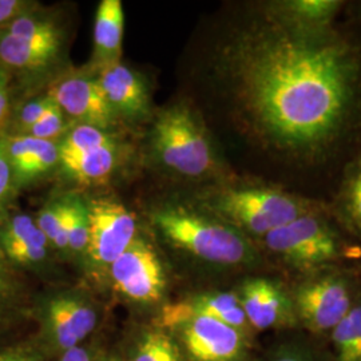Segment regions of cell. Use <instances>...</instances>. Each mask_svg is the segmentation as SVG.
Here are the masks:
<instances>
[{
  "label": "cell",
  "instance_id": "cell-20",
  "mask_svg": "<svg viewBox=\"0 0 361 361\" xmlns=\"http://www.w3.org/2000/svg\"><path fill=\"white\" fill-rule=\"evenodd\" d=\"M345 3L347 0H274L285 16L313 27L334 25L341 18Z\"/></svg>",
  "mask_w": 361,
  "mask_h": 361
},
{
  "label": "cell",
  "instance_id": "cell-5",
  "mask_svg": "<svg viewBox=\"0 0 361 361\" xmlns=\"http://www.w3.org/2000/svg\"><path fill=\"white\" fill-rule=\"evenodd\" d=\"M154 145L164 165L186 180L209 183L233 176L207 119L193 104L180 102L159 116Z\"/></svg>",
  "mask_w": 361,
  "mask_h": 361
},
{
  "label": "cell",
  "instance_id": "cell-12",
  "mask_svg": "<svg viewBox=\"0 0 361 361\" xmlns=\"http://www.w3.org/2000/svg\"><path fill=\"white\" fill-rule=\"evenodd\" d=\"M49 95L63 113L80 121L82 125L102 130L113 121L114 110L97 80L85 77L66 78L52 87Z\"/></svg>",
  "mask_w": 361,
  "mask_h": 361
},
{
  "label": "cell",
  "instance_id": "cell-36",
  "mask_svg": "<svg viewBox=\"0 0 361 361\" xmlns=\"http://www.w3.org/2000/svg\"><path fill=\"white\" fill-rule=\"evenodd\" d=\"M357 269H359V273H360V277H361V261H360V264H359V265H357Z\"/></svg>",
  "mask_w": 361,
  "mask_h": 361
},
{
  "label": "cell",
  "instance_id": "cell-7",
  "mask_svg": "<svg viewBox=\"0 0 361 361\" xmlns=\"http://www.w3.org/2000/svg\"><path fill=\"white\" fill-rule=\"evenodd\" d=\"M89 245L86 253L99 267H110L134 241L135 216L111 200H97L87 207Z\"/></svg>",
  "mask_w": 361,
  "mask_h": 361
},
{
  "label": "cell",
  "instance_id": "cell-37",
  "mask_svg": "<svg viewBox=\"0 0 361 361\" xmlns=\"http://www.w3.org/2000/svg\"><path fill=\"white\" fill-rule=\"evenodd\" d=\"M111 361H116V360H111Z\"/></svg>",
  "mask_w": 361,
  "mask_h": 361
},
{
  "label": "cell",
  "instance_id": "cell-13",
  "mask_svg": "<svg viewBox=\"0 0 361 361\" xmlns=\"http://www.w3.org/2000/svg\"><path fill=\"white\" fill-rule=\"evenodd\" d=\"M190 316L212 317L241 332L250 326L234 290H210L198 293L183 302L166 308L162 316V323L176 328Z\"/></svg>",
  "mask_w": 361,
  "mask_h": 361
},
{
  "label": "cell",
  "instance_id": "cell-17",
  "mask_svg": "<svg viewBox=\"0 0 361 361\" xmlns=\"http://www.w3.org/2000/svg\"><path fill=\"white\" fill-rule=\"evenodd\" d=\"M49 240L27 214H16L0 231V247L8 261L35 265L47 256Z\"/></svg>",
  "mask_w": 361,
  "mask_h": 361
},
{
  "label": "cell",
  "instance_id": "cell-15",
  "mask_svg": "<svg viewBox=\"0 0 361 361\" xmlns=\"http://www.w3.org/2000/svg\"><path fill=\"white\" fill-rule=\"evenodd\" d=\"M13 178L28 182L51 170L59 159L58 146L30 135H15L1 145Z\"/></svg>",
  "mask_w": 361,
  "mask_h": 361
},
{
  "label": "cell",
  "instance_id": "cell-16",
  "mask_svg": "<svg viewBox=\"0 0 361 361\" xmlns=\"http://www.w3.org/2000/svg\"><path fill=\"white\" fill-rule=\"evenodd\" d=\"M326 209L349 235L361 243V153L343 170Z\"/></svg>",
  "mask_w": 361,
  "mask_h": 361
},
{
  "label": "cell",
  "instance_id": "cell-4",
  "mask_svg": "<svg viewBox=\"0 0 361 361\" xmlns=\"http://www.w3.org/2000/svg\"><path fill=\"white\" fill-rule=\"evenodd\" d=\"M153 222L171 245L212 268L257 271L267 265L249 237L194 204L157 212Z\"/></svg>",
  "mask_w": 361,
  "mask_h": 361
},
{
  "label": "cell",
  "instance_id": "cell-2",
  "mask_svg": "<svg viewBox=\"0 0 361 361\" xmlns=\"http://www.w3.org/2000/svg\"><path fill=\"white\" fill-rule=\"evenodd\" d=\"M194 205L245 234L253 243L304 214L326 209V202L310 200L268 180L233 174L205 183Z\"/></svg>",
  "mask_w": 361,
  "mask_h": 361
},
{
  "label": "cell",
  "instance_id": "cell-18",
  "mask_svg": "<svg viewBox=\"0 0 361 361\" xmlns=\"http://www.w3.org/2000/svg\"><path fill=\"white\" fill-rule=\"evenodd\" d=\"M61 49V38L31 40L0 32V62L15 70H37L49 65Z\"/></svg>",
  "mask_w": 361,
  "mask_h": 361
},
{
  "label": "cell",
  "instance_id": "cell-24",
  "mask_svg": "<svg viewBox=\"0 0 361 361\" xmlns=\"http://www.w3.org/2000/svg\"><path fill=\"white\" fill-rule=\"evenodd\" d=\"M131 361H182V356L170 336L150 331L140 340Z\"/></svg>",
  "mask_w": 361,
  "mask_h": 361
},
{
  "label": "cell",
  "instance_id": "cell-1",
  "mask_svg": "<svg viewBox=\"0 0 361 361\" xmlns=\"http://www.w3.org/2000/svg\"><path fill=\"white\" fill-rule=\"evenodd\" d=\"M207 113L250 177L328 202L361 153V26H305L274 0L234 6L198 68Z\"/></svg>",
  "mask_w": 361,
  "mask_h": 361
},
{
  "label": "cell",
  "instance_id": "cell-21",
  "mask_svg": "<svg viewBox=\"0 0 361 361\" xmlns=\"http://www.w3.org/2000/svg\"><path fill=\"white\" fill-rule=\"evenodd\" d=\"M66 170L78 180L92 183L107 178L116 165L114 143L83 154L61 161Z\"/></svg>",
  "mask_w": 361,
  "mask_h": 361
},
{
  "label": "cell",
  "instance_id": "cell-8",
  "mask_svg": "<svg viewBox=\"0 0 361 361\" xmlns=\"http://www.w3.org/2000/svg\"><path fill=\"white\" fill-rule=\"evenodd\" d=\"M234 292L245 312L247 323L258 331L297 323L289 286L280 276H247Z\"/></svg>",
  "mask_w": 361,
  "mask_h": 361
},
{
  "label": "cell",
  "instance_id": "cell-31",
  "mask_svg": "<svg viewBox=\"0 0 361 361\" xmlns=\"http://www.w3.org/2000/svg\"><path fill=\"white\" fill-rule=\"evenodd\" d=\"M0 361H40V357L30 350H11L0 353Z\"/></svg>",
  "mask_w": 361,
  "mask_h": 361
},
{
  "label": "cell",
  "instance_id": "cell-9",
  "mask_svg": "<svg viewBox=\"0 0 361 361\" xmlns=\"http://www.w3.org/2000/svg\"><path fill=\"white\" fill-rule=\"evenodd\" d=\"M116 290L133 301L154 302L165 289V273L154 250L137 240L110 265Z\"/></svg>",
  "mask_w": 361,
  "mask_h": 361
},
{
  "label": "cell",
  "instance_id": "cell-23",
  "mask_svg": "<svg viewBox=\"0 0 361 361\" xmlns=\"http://www.w3.org/2000/svg\"><path fill=\"white\" fill-rule=\"evenodd\" d=\"M109 145H113V141L104 130L90 125H79L66 135L63 142L58 147L59 159L63 161Z\"/></svg>",
  "mask_w": 361,
  "mask_h": 361
},
{
  "label": "cell",
  "instance_id": "cell-14",
  "mask_svg": "<svg viewBox=\"0 0 361 361\" xmlns=\"http://www.w3.org/2000/svg\"><path fill=\"white\" fill-rule=\"evenodd\" d=\"M97 82L114 111L116 110L129 116H140L147 113V90L142 79L129 67L118 61L107 62Z\"/></svg>",
  "mask_w": 361,
  "mask_h": 361
},
{
  "label": "cell",
  "instance_id": "cell-35",
  "mask_svg": "<svg viewBox=\"0 0 361 361\" xmlns=\"http://www.w3.org/2000/svg\"><path fill=\"white\" fill-rule=\"evenodd\" d=\"M11 289H13V284H11L10 273L8 271H0V298L7 296Z\"/></svg>",
  "mask_w": 361,
  "mask_h": 361
},
{
  "label": "cell",
  "instance_id": "cell-11",
  "mask_svg": "<svg viewBox=\"0 0 361 361\" xmlns=\"http://www.w3.org/2000/svg\"><path fill=\"white\" fill-rule=\"evenodd\" d=\"M46 329L52 344L63 352L79 347L97 325V312L90 302L73 295H59L49 301Z\"/></svg>",
  "mask_w": 361,
  "mask_h": 361
},
{
  "label": "cell",
  "instance_id": "cell-34",
  "mask_svg": "<svg viewBox=\"0 0 361 361\" xmlns=\"http://www.w3.org/2000/svg\"><path fill=\"white\" fill-rule=\"evenodd\" d=\"M271 361H308V359L297 352L296 349L285 348L279 352Z\"/></svg>",
  "mask_w": 361,
  "mask_h": 361
},
{
  "label": "cell",
  "instance_id": "cell-3",
  "mask_svg": "<svg viewBox=\"0 0 361 361\" xmlns=\"http://www.w3.org/2000/svg\"><path fill=\"white\" fill-rule=\"evenodd\" d=\"M265 264L292 281L335 267H357L361 243L349 235L328 209L304 214L255 243Z\"/></svg>",
  "mask_w": 361,
  "mask_h": 361
},
{
  "label": "cell",
  "instance_id": "cell-22",
  "mask_svg": "<svg viewBox=\"0 0 361 361\" xmlns=\"http://www.w3.org/2000/svg\"><path fill=\"white\" fill-rule=\"evenodd\" d=\"M337 361H361V297L332 331Z\"/></svg>",
  "mask_w": 361,
  "mask_h": 361
},
{
  "label": "cell",
  "instance_id": "cell-26",
  "mask_svg": "<svg viewBox=\"0 0 361 361\" xmlns=\"http://www.w3.org/2000/svg\"><path fill=\"white\" fill-rule=\"evenodd\" d=\"M65 118H63L62 109L55 102H52L50 109L44 113V116H42L25 135L54 142V140L58 138L65 131Z\"/></svg>",
  "mask_w": 361,
  "mask_h": 361
},
{
  "label": "cell",
  "instance_id": "cell-25",
  "mask_svg": "<svg viewBox=\"0 0 361 361\" xmlns=\"http://www.w3.org/2000/svg\"><path fill=\"white\" fill-rule=\"evenodd\" d=\"M89 245V214L87 207L80 201H70V224L67 232V249L82 253Z\"/></svg>",
  "mask_w": 361,
  "mask_h": 361
},
{
  "label": "cell",
  "instance_id": "cell-6",
  "mask_svg": "<svg viewBox=\"0 0 361 361\" xmlns=\"http://www.w3.org/2000/svg\"><path fill=\"white\" fill-rule=\"evenodd\" d=\"M297 323L314 334L334 331L361 297L357 267H335L286 281Z\"/></svg>",
  "mask_w": 361,
  "mask_h": 361
},
{
  "label": "cell",
  "instance_id": "cell-32",
  "mask_svg": "<svg viewBox=\"0 0 361 361\" xmlns=\"http://www.w3.org/2000/svg\"><path fill=\"white\" fill-rule=\"evenodd\" d=\"M343 16L361 26V0H347Z\"/></svg>",
  "mask_w": 361,
  "mask_h": 361
},
{
  "label": "cell",
  "instance_id": "cell-30",
  "mask_svg": "<svg viewBox=\"0 0 361 361\" xmlns=\"http://www.w3.org/2000/svg\"><path fill=\"white\" fill-rule=\"evenodd\" d=\"M10 111V95L7 87V78L0 71V126L4 123Z\"/></svg>",
  "mask_w": 361,
  "mask_h": 361
},
{
  "label": "cell",
  "instance_id": "cell-27",
  "mask_svg": "<svg viewBox=\"0 0 361 361\" xmlns=\"http://www.w3.org/2000/svg\"><path fill=\"white\" fill-rule=\"evenodd\" d=\"M52 102L54 101L51 97L47 95L23 104L16 116V128L19 130V133L25 135L27 131L31 129L42 116H44V113L50 109Z\"/></svg>",
  "mask_w": 361,
  "mask_h": 361
},
{
  "label": "cell",
  "instance_id": "cell-19",
  "mask_svg": "<svg viewBox=\"0 0 361 361\" xmlns=\"http://www.w3.org/2000/svg\"><path fill=\"white\" fill-rule=\"evenodd\" d=\"M123 7L119 0H102L98 6L94 27L95 51L101 59L114 62L121 52L123 38Z\"/></svg>",
  "mask_w": 361,
  "mask_h": 361
},
{
  "label": "cell",
  "instance_id": "cell-10",
  "mask_svg": "<svg viewBox=\"0 0 361 361\" xmlns=\"http://www.w3.org/2000/svg\"><path fill=\"white\" fill-rule=\"evenodd\" d=\"M176 328L194 361H237L244 355V332L216 319L190 316Z\"/></svg>",
  "mask_w": 361,
  "mask_h": 361
},
{
  "label": "cell",
  "instance_id": "cell-28",
  "mask_svg": "<svg viewBox=\"0 0 361 361\" xmlns=\"http://www.w3.org/2000/svg\"><path fill=\"white\" fill-rule=\"evenodd\" d=\"M66 202H54L39 212L37 217V225L42 233L46 235L49 243L55 240L56 234L59 232V226L65 214Z\"/></svg>",
  "mask_w": 361,
  "mask_h": 361
},
{
  "label": "cell",
  "instance_id": "cell-29",
  "mask_svg": "<svg viewBox=\"0 0 361 361\" xmlns=\"http://www.w3.org/2000/svg\"><path fill=\"white\" fill-rule=\"evenodd\" d=\"M32 10L31 3L25 0H0V32L19 16Z\"/></svg>",
  "mask_w": 361,
  "mask_h": 361
},
{
  "label": "cell",
  "instance_id": "cell-33",
  "mask_svg": "<svg viewBox=\"0 0 361 361\" xmlns=\"http://www.w3.org/2000/svg\"><path fill=\"white\" fill-rule=\"evenodd\" d=\"M61 361H94L90 352L83 347H75L63 352V356Z\"/></svg>",
  "mask_w": 361,
  "mask_h": 361
}]
</instances>
